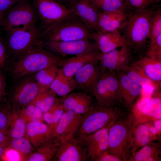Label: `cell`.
<instances>
[{"label": "cell", "instance_id": "obj_1", "mask_svg": "<svg viewBox=\"0 0 161 161\" xmlns=\"http://www.w3.org/2000/svg\"><path fill=\"white\" fill-rule=\"evenodd\" d=\"M160 5L158 4L147 8L132 11L123 31L127 46L132 52L143 56L146 50L153 14Z\"/></svg>", "mask_w": 161, "mask_h": 161}, {"label": "cell", "instance_id": "obj_2", "mask_svg": "<svg viewBox=\"0 0 161 161\" xmlns=\"http://www.w3.org/2000/svg\"><path fill=\"white\" fill-rule=\"evenodd\" d=\"M136 119L131 109L109 126L107 152L120 159L130 161Z\"/></svg>", "mask_w": 161, "mask_h": 161}, {"label": "cell", "instance_id": "obj_3", "mask_svg": "<svg viewBox=\"0 0 161 161\" xmlns=\"http://www.w3.org/2000/svg\"><path fill=\"white\" fill-rule=\"evenodd\" d=\"M130 110L122 104L112 106L95 104L91 110L83 115L75 136L80 138L109 126Z\"/></svg>", "mask_w": 161, "mask_h": 161}, {"label": "cell", "instance_id": "obj_4", "mask_svg": "<svg viewBox=\"0 0 161 161\" xmlns=\"http://www.w3.org/2000/svg\"><path fill=\"white\" fill-rule=\"evenodd\" d=\"M43 41H38L19 57L12 74L19 78L54 65H58L62 57L43 48Z\"/></svg>", "mask_w": 161, "mask_h": 161}, {"label": "cell", "instance_id": "obj_5", "mask_svg": "<svg viewBox=\"0 0 161 161\" xmlns=\"http://www.w3.org/2000/svg\"><path fill=\"white\" fill-rule=\"evenodd\" d=\"M91 30L72 13L43 33L45 41H66L89 39Z\"/></svg>", "mask_w": 161, "mask_h": 161}, {"label": "cell", "instance_id": "obj_6", "mask_svg": "<svg viewBox=\"0 0 161 161\" xmlns=\"http://www.w3.org/2000/svg\"><path fill=\"white\" fill-rule=\"evenodd\" d=\"M93 95L99 105L112 106L120 102L118 78L116 71L100 69Z\"/></svg>", "mask_w": 161, "mask_h": 161}, {"label": "cell", "instance_id": "obj_7", "mask_svg": "<svg viewBox=\"0 0 161 161\" xmlns=\"http://www.w3.org/2000/svg\"><path fill=\"white\" fill-rule=\"evenodd\" d=\"M36 12L27 0H21L8 11L0 24L7 31L35 25Z\"/></svg>", "mask_w": 161, "mask_h": 161}, {"label": "cell", "instance_id": "obj_8", "mask_svg": "<svg viewBox=\"0 0 161 161\" xmlns=\"http://www.w3.org/2000/svg\"><path fill=\"white\" fill-rule=\"evenodd\" d=\"M34 7L38 15L43 33L73 13L54 0H33Z\"/></svg>", "mask_w": 161, "mask_h": 161}, {"label": "cell", "instance_id": "obj_9", "mask_svg": "<svg viewBox=\"0 0 161 161\" xmlns=\"http://www.w3.org/2000/svg\"><path fill=\"white\" fill-rule=\"evenodd\" d=\"M7 45L10 51L19 57L38 41L43 35L35 25L7 31Z\"/></svg>", "mask_w": 161, "mask_h": 161}, {"label": "cell", "instance_id": "obj_10", "mask_svg": "<svg viewBox=\"0 0 161 161\" xmlns=\"http://www.w3.org/2000/svg\"><path fill=\"white\" fill-rule=\"evenodd\" d=\"M90 39L66 41H43V46L49 51L62 57L68 55L80 56L98 50Z\"/></svg>", "mask_w": 161, "mask_h": 161}, {"label": "cell", "instance_id": "obj_11", "mask_svg": "<svg viewBox=\"0 0 161 161\" xmlns=\"http://www.w3.org/2000/svg\"><path fill=\"white\" fill-rule=\"evenodd\" d=\"M132 52L127 46L111 51L101 53L99 61L100 69L124 71L132 58Z\"/></svg>", "mask_w": 161, "mask_h": 161}, {"label": "cell", "instance_id": "obj_12", "mask_svg": "<svg viewBox=\"0 0 161 161\" xmlns=\"http://www.w3.org/2000/svg\"><path fill=\"white\" fill-rule=\"evenodd\" d=\"M109 126L85 137L78 138L86 148L88 160L96 161L107 151Z\"/></svg>", "mask_w": 161, "mask_h": 161}, {"label": "cell", "instance_id": "obj_13", "mask_svg": "<svg viewBox=\"0 0 161 161\" xmlns=\"http://www.w3.org/2000/svg\"><path fill=\"white\" fill-rule=\"evenodd\" d=\"M53 158L58 161L88 160L85 146L75 136L61 142Z\"/></svg>", "mask_w": 161, "mask_h": 161}, {"label": "cell", "instance_id": "obj_14", "mask_svg": "<svg viewBox=\"0 0 161 161\" xmlns=\"http://www.w3.org/2000/svg\"><path fill=\"white\" fill-rule=\"evenodd\" d=\"M83 116L66 109L54 128L52 137H56L61 142L75 136Z\"/></svg>", "mask_w": 161, "mask_h": 161}, {"label": "cell", "instance_id": "obj_15", "mask_svg": "<svg viewBox=\"0 0 161 161\" xmlns=\"http://www.w3.org/2000/svg\"><path fill=\"white\" fill-rule=\"evenodd\" d=\"M100 73L99 61L92 62L85 65L78 70L73 76L76 87L82 92L93 95Z\"/></svg>", "mask_w": 161, "mask_h": 161}, {"label": "cell", "instance_id": "obj_16", "mask_svg": "<svg viewBox=\"0 0 161 161\" xmlns=\"http://www.w3.org/2000/svg\"><path fill=\"white\" fill-rule=\"evenodd\" d=\"M89 39L94 41L97 49L101 53L107 52L127 45L126 38L124 35L121 34L119 30L106 33L92 32Z\"/></svg>", "mask_w": 161, "mask_h": 161}, {"label": "cell", "instance_id": "obj_17", "mask_svg": "<svg viewBox=\"0 0 161 161\" xmlns=\"http://www.w3.org/2000/svg\"><path fill=\"white\" fill-rule=\"evenodd\" d=\"M131 12L126 6L114 12L99 11L98 22L99 31L106 33L120 30L126 24Z\"/></svg>", "mask_w": 161, "mask_h": 161}, {"label": "cell", "instance_id": "obj_18", "mask_svg": "<svg viewBox=\"0 0 161 161\" xmlns=\"http://www.w3.org/2000/svg\"><path fill=\"white\" fill-rule=\"evenodd\" d=\"M116 72L118 80L120 102L127 108L131 109L141 95L142 88L131 81L124 71Z\"/></svg>", "mask_w": 161, "mask_h": 161}, {"label": "cell", "instance_id": "obj_19", "mask_svg": "<svg viewBox=\"0 0 161 161\" xmlns=\"http://www.w3.org/2000/svg\"><path fill=\"white\" fill-rule=\"evenodd\" d=\"M141 123L135 126L132 156L137 151L147 144L160 140L161 127L155 123ZM132 157V156H131Z\"/></svg>", "mask_w": 161, "mask_h": 161}, {"label": "cell", "instance_id": "obj_20", "mask_svg": "<svg viewBox=\"0 0 161 161\" xmlns=\"http://www.w3.org/2000/svg\"><path fill=\"white\" fill-rule=\"evenodd\" d=\"M91 31H100L98 26L99 11L87 0H74L70 8Z\"/></svg>", "mask_w": 161, "mask_h": 161}, {"label": "cell", "instance_id": "obj_21", "mask_svg": "<svg viewBox=\"0 0 161 161\" xmlns=\"http://www.w3.org/2000/svg\"><path fill=\"white\" fill-rule=\"evenodd\" d=\"M60 99L66 109L82 115L91 110L95 104L90 95L83 92L68 94Z\"/></svg>", "mask_w": 161, "mask_h": 161}, {"label": "cell", "instance_id": "obj_22", "mask_svg": "<svg viewBox=\"0 0 161 161\" xmlns=\"http://www.w3.org/2000/svg\"><path fill=\"white\" fill-rule=\"evenodd\" d=\"M101 53L99 50L83 55L62 59L58 64L63 73L68 79L73 78L76 72L85 65L90 63L99 61Z\"/></svg>", "mask_w": 161, "mask_h": 161}, {"label": "cell", "instance_id": "obj_23", "mask_svg": "<svg viewBox=\"0 0 161 161\" xmlns=\"http://www.w3.org/2000/svg\"><path fill=\"white\" fill-rule=\"evenodd\" d=\"M53 130L42 122H31L26 125V131L31 144L38 148L51 138Z\"/></svg>", "mask_w": 161, "mask_h": 161}, {"label": "cell", "instance_id": "obj_24", "mask_svg": "<svg viewBox=\"0 0 161 161\" xmlns=\"http://www.w3.org/2000/svg\"><path fill=\"white\" fill-rule=\"evenodd\" d=\"M44 89L36 81H24L15 89L14 99L17 104L25 106L30 103Z\"/></svg>", "mask_w": 161, "mask_h": 161}, {"label": "cell", "instance_id": "obj_25", "mask_svg": "<svg viewBox=\"0 0 161 161\" xmlns=\"http://www.w3.org/2000/svg\"><path fill=\"white\" fill-rule=\"evenodd\" d=\"M134 62L149 78L161 87V61L145 56Z\"/></svg>", "mask_w": 161, "mask_h": 161}, {"label": "cell", "instance_id": "obj_26", "mask_svg": "<svg viewBox=\"0 0 161 161\" xmlns=\"http://www.w3.org/2000/svg\"><path fill=\"white\" fill-rule=\"evenodd\" d=\"M124 72L131 81L142 88L149 86L154 91L160 90L159 85L149 78L134 61L129 64Z\"/></svg>", "mask_w": 161, "mask_h": 161}, {"label": "cell", "instance_id": "obj_27", "mask_svg": "<svg viewBox=\"0 0 161 161\" xmlns=\"http://www.w3.org/2000/svg\"><path fill=\"white\" fill-rule=\"evenodd\" d=\"M61 143L56 137L51 138L45 143L38 147L34 153L27 159L29 161H50L53 157Z\"/></svg>", "mask_w": 161, "mask_h": 161}, {"label": "cell", "instance_id": "obj_28", "mask_svg": "<svg viewBox=\"0 0 161 161\" xmlns=\"http://www.w3.org/2000/svg\"><path fill=\"white\" fill-rule=\"evenodd\" d=\"M161 145L160 142H150L136 151L130 161H161Z\"/></svg>", "mask_w": 161, "mask_h": 161}, {"label": "cell", "instance_id": "obj_29", "mask_svg": "<svg viewBox=\"0 0 161 161\" xmlns=\"http://www.w3.org/2000/svg\"><path fill=\"white\" fill-rule=\"evenodd\" d=\"M75 88L76 84L73 78L69 79L67 78L61 68L49 88L54 92L56 95L62 97L68 94Z\"/></svg>", "mask_w": 161, "mask_h": 161}, {"label": "cell", "instance_id": "obj_30", "mask_svg": "<svg viewBox=\"0 0 161 161\" xmlns=\"http://www.w3.org/2000/svg\"><path fill=\"white\" fill-rule=\"evenodd\" d=\"M56 94L49 88L45 89L41 92L29 104L35 105L45 113L47 112L60 99L58 98Z\"/></svg>", "mask_w": 161, "mask_h": 161}, {"label": "cell", "instance_id": "obj_31", "mask_svg": "<svg viewBox=\"0 0 161 161\" xmlns=\"http://www.w3.org/2000/svg\"><path fill=\"white\" fill-rule=\"evenodd\" d=\"M58 65H54L41 69L36 72V82L44 89L49 88L56 78L59 68Z\"/></svg>", "mask_w": 161, "mask_h": 161}, {"label": "cell", "instance_id": "obj_32", "mask_svg": "<svg viewBox=\"0 0 161 161\" xmlns=\"http://www.w3.org/2000/svg\"><path fill=\"white\" fill-rule=\"evenodd\" d=\"M91 3L100 12H114L126 6L125 0H95Z\"/></svg>", "mask_w": 161, "mask_h": 161}, {"label": "cell", "instance_id": "obj_33", "mask_svg": "<svg viewBox=\"0 0 161 161\" xmlns=\"http://www.w3.org/2000/svg\"><path fill=\"white\" fill-rule=\"evenodd\" d=\"M9 145L11 148L16 150L19 153L22 159L23 157L28 158L31 154L30 153L32 151V147L27 138L22 137L13 139L10 142Z\"/></svg>", "mask_w": 161, "mask_h": 161}, {"label": "cell", "instance_id": "obj_34", "mask_svg": "<svg viewBox=\"0 0 161 161\" xmlns=\"http://www.w3.org/2000/svg\"><path fill=\"white\" fill-rule=\"evenodd\" d=\"M161 95L150 99L143 107L141 112L143 114L158 120L161 118Z\"/></svg>", "mask_w": 161, "mask_h": 161}, {"label": "cell", "instance_id": "obj_35", "mask_svg": "<svg viewBox=\"0 0 161 161\" xmlns=\"http://www.w3.org/2000/svg\"><path fill=\"white\" fill-rule=\"evenodd\" d=\"M43 113L38 107L30 104L22 110L21 116L26 121L31 122H42Z\"/></svg>", "mask_w": 161, "mask_h": 161}, {"label": "cell", "instance_id": "obj_36", "mask_svg": "<svg viewBox=\"0 0 161 161\" xmlns=\"http://www.w3.org/2000/svg\"><path fill=\"white\" fill-rule=\"evenodd\" d=\"M161 35V8L160 5L152 16L149 38L153 40Z\"/></svg>", "mask_w": 161, "mask_h": 161}, {"label": "cell", "instance_id": "obj_37", "mask_svg": "<svg viewBox=\"0 0 161 161\" xmlns=\"http://www.w3.org/2000/svg\"><path fill=\"white\" fill-rule=\"evenodd\" d=\"M145 56L161 61V35L156 39L150 40Z\"/></svg>", "mask_w": 161, "mask_h": 161}, {"label": "cell", "instance_id": "obj_38", "mask_svg": "<svg viewBox=\"0 0 161 161\" xmlns=\"http://www.w3.org/2000/svg\"><path fill=\"white\" fill-rule=\"evenodd\" d=\"M126 7L134 11L143 9L155 4H160L161 0H125Z\"/></svg>", "mask_w": 161, "mask_h": 161}, {"label": "cell", "instance_id": "obj_39", "mask_svg": "<svg viewBox=\"0 0 161 161\" xmlns=\"http://www.w3.org/2000/svg\"><path fill=\"white\" fill-rule=\"evenodd\" d=\"M26 122L21 116L18 117L14 120L10 132L12 139L23 137L26 131Z\"/></svg>", "mask_w": 161, "mask_h": 161}, {"label": "cell", "instance_id": "obj_40", "mask_svg": "<svg viewBox=\"0 0 161 161\" xmlns=\"http://www.w3.org/2000/svg\"><path fill=\"white\" fill-rule=\"evenodd\" d=\"M66 109L59 100L55 103L47 112L51 116L53 120V129L61 117Z\"/></svg>", "mask_w": 161, "mask_h": 161}, {"label": "cell", "instance_id": "obj_41", "mask_svg": "<svg viewBox=\"0 0 161 161\" xmlns=\"http://www.w3.org/2000/svg\"><path fill=\"white\" fill-rule=\"evenodd\" d=\"M21 0H0V12L5 14Z\"/></svg>", "mask_w": 161, "mask_h": 161}, {"label": "cell", "instance_id": "obj_42", "mask_svg": "<svg viewBox=\"0 0 161 161\" xmlns=\"http://www.w3.org/2000/svg\"><path fill=\"white\" fill-rule=\"evenodd\" d=\"M96 161H122L118 157L107 151L101 157L97 159Z\"/></svg>", "mask_w": 161, "mask_h": 161}, {"label": "cell", "instance_id": "obj_43", "mask_svg": "<svg viewBox=\"0 0 161 161\" xmlns=\"http://www.w3.org/2000/svg\"><path fill=\"white\" fill-rule=\"evenodd\" d=\"M6 59V53L5 46L0 38V68L3 67Z\"/></svg>", "mask_w": 161, "mask_h": 161}, {"label": "cell", "instance_id": "obj_44", "mask_svg": "<svg viewBox=\"0 0 161 161\" xmlns=\"http://www.w3.org/2000/svg\"><path fill=\"white\" fill-rule=\"evenodd\" d=\"M6 155L7 158L9 160L18 161L20 160L21 157L19 153L13 148L8 150Z\"/></svg>", "mask_w": 161, "mask_h": 161}, {"label": "cell", "instance_id": "obj_45", "mask_svg": "<svg viewBox=\"0 0 161 161\" xmlns=\"http://www.w3.org/2000/svg\"><path fill=\"white\" fill-rule=\"evenodd\" d=\"M7 122L6 115L4 112L0 111V131H1L6 127Z\"/></svg>", "mask_w": 161, "mask_h": 161}, {"label": "cell", "instance_id": "obj_46", "mask_svg": "<svg viewBox=\"0 0 161 161\" xmlns=\"http://www.w3.org/2000/svg\"><path fill=\"white\" fill-rule=\"evenodd\" d=\"M5 88V83L2 77L0 75V99L4 95Z\"/></svg>", "mask_w": 161, "mask_h": 161}, {"label": "cell", "instance_id": "obj_47", "mask_svg": "<svg viewBox=\"0 0 161 161\" xmlns=\"http://www.w3.org/2000/svg\"><path fill=\"white\" fill-rule=\"evenodd\" d=\"M7 141V139L3 133L0 131V145L5 144Z\"/></svg>", "mask_w": 161, "mask_h": 161}, {"label": "cell", "instance_id": "obj_48", "mask_svg": "<svg viewBox=\"0 0 161 161\" xmlns=\"http://www.w3.org/2000/svg\"><path fill=\"white\" fill-rule=\"evenodd\" d=\"M4 152L3 148L2 145H0V159L1 158Z\"/></svg>", "mask_w": 161, "mask_h": 161}, {"label": "cell", "instance_id": "obj_49", "mask_svg": "<svg viewBox=\"0 0 161 161\" xmlns=\"http://www.w3.org/2000/svg\"><path fill=\"white\" fill-rule=\"evenodd\" d=\"M5 14L0 12V24L4 18Z\"/></svg>", "mask_w": 161, "mask_h": 161}, {"label": "cell", "instance_id": "obj_50", "mask_svg": "<svg viewBox=\"0 0 161 161\" xmlns=\"http://www.w3.org/2000/svg\"><path fill=\"white\" fill-rule=\"evenodd\" d=\"M87 0L88 1H89L91 3L94 1L95 0Z\"/></svg>", "mask_w": 161, "mask_h": 161}, {"label": "cell", "instance_id": "obj_51", "mask_svg": "<svg viewBox=\"0 0 161 161\" xmlns=\"http://www.w3.org/2000/svg\"><path fill=\"white\" fill-rule=\"evenodd\" d=\"M60 0L61 1H66L68 0Z\"/></svg>", "mask_w": 161, "mask_h": 161}]
</instances>
